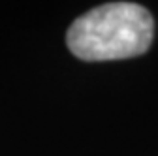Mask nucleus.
Returning a JSON list of instances; mask_svg holds the SVG:
<instances>
[{
	"mask_svg": "<svg viewBox=\"0 0 158 156\" xmlns=\"http://www.w3.org/2000/svg\"><path fill=\"white\" fill-rule=\"evenodd\" d=\"M154 21L134 2H109L77 17L66 34L68 49L81 60H121L143 55L152 42Z\"/></svg>",
	"mask_w": 158,
	"mask_h": 156,
	"instance_id": "nucleus-1",
	"label": "nucleus"
}]
</instances>
